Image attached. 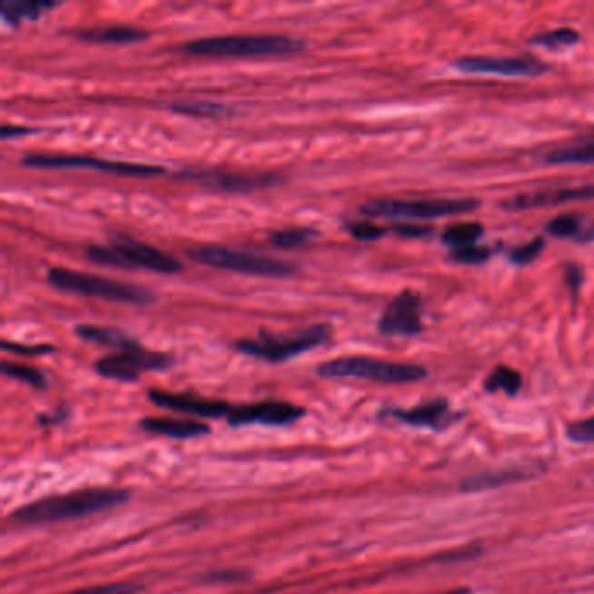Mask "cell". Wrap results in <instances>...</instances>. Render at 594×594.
Listing matches in <instances>:
<instances>
[{
  "label": "cell",
  "mask_w": 594,
  "mask_h": 594,
  "mask_svg": "<svg viewBox=\"0 0 594 594\" xmlns=\"http://www.w3.org/2000/svg\"><path fill=\"white\" fill-rule=\"evenodd\" d=\"M129 499L128 490L83 489L62 495L44 497L35 502L22 506L11 514V520L20 525H47L66 520L84 518L102 510L117 508Z\"/></svg>",
  "instance_id": "6da1fadb"
},
{
  "label": "cell",
  "mask_w": 594,
  "mask_h": 594,
  "mask_svg": "<svg viewBox=\"0 0 594 594\" xmlns=\"http://www.w3.org/2000/svg\"><path fill=\"white\" fill-rule=\"evenodd\" d=\"M305 49V43L277 34H233L204 37L183 44L182 51L199 58H260L297 54Z\"/></svg>",
  "instance_id": "7a4b0ae2"
},
{
  "label": "cell",
  "mask_w": 594,
  "mask_h": 594,
  "mask_svg": "<svg viewBox=\"0 0 594 594\" xmlns=\"http://www.w3.org/2000/svg\"><path fill=\"white\" fill-rule=\"evenodd\" d=\"M85 256L91 262L105 267H136L159 274H178L183 271V265L178 258L129 235L114 237L106 244H91L85 250Z\"/></svg>",
  "instance_id": "3957f363"
},
{
  "label": "cell",
  "mask_w": 594,
  "mask_h": 594,
  "mask_svg": "<svg viewBox=\"0 0 594 594\" xmlns=\"http://www.w3.org/2000/svg\"><path fill=\"white\" fill-rule=\"evenodd\" d=\"M47 282L62 292L104 298L108 302H121L129 305H150L155 302V295L147 288L64 267L49 269Z\"/></svg>",
  "instance_id": "277c9868"
},
{
  "label": "cell",
  "mask_w": 594,
  "mask_h": 594,
  "mask_svg": "<svg viewBox=\"0 0 594 594\" xmlns=\"http://www.w3.org/2000/svg\"><path fill=\"white\" fill-rule=\"evenodd\" d=\"M333 330L330 324L319 322L292 335H274L260 330L256 339L237 340L233 349L244 356L262 361L282 362L297 358L322 345L332 337Z\"/></svg>",
  "instance_id": "5b68a950"
},
{
  "label": "cell",
  "mask_w": 594,
  "mask_h": 594,
  "mask_svg": "<svg viewBox=\"0 0 594 594\" xmlns=\"http://www.w3.org/2000/svg\"><path fill=\"white\" fill-rule=\"evenodd\" d=\"M318 375L322 379H361L381 383H413L424 381L427 370L421 364L411 362L383 361L366 356H343L319 364Z\"/></svg>",
  "instance_id": "8992f818"
},
{
  "label": "cell",
  "mask_w": 594,
  "mask_h": 594,
  "mask_svg": "<svg viewBox=\"0 0 594 594\" xmlns=\"http://www.w3.org/2000/svg\"><path fill=\"white\" fill-rule=\"evenodd\" d=\"M193 262L208 265L213 269L231 271L239 274L260 277L293 276L298 271L297 265L274 256L248 253L223 246H197L189 252Z\"/></svg>",
  "instance_id": "52a82bcc"
},
{
  "label": "cell",
  "mask_w": 594,
  "mask_h": 594,
  "mask_svg": "<svg viewBox=\"0 0 594 594\" xmlns=\"http://www.w3.org/2000/svg\"><path fill=\"white\" fill-rule=\"evenodd\" d=\"M478 206L476 199H371L360 212L370 218L432 220L472 212Z\"/></svg>",
  "instance_id": "ba28073f"
},
{
  "label": "cell",
  "mask_w": 594,
  "mask_h": 594,
  "mask_svg": "<svg viewBox=\"0 0 594 594\" xmlns=\"http://www.w3.org/2000/svg\"><path fill=\"white\" fill-rule=\"evenodd\" d=\"M23 166L37 170H93L117 176H159L164 174V166L108 161L93 155H54V153H26L22 159Z\"/></svg>",
  "instance_id": "9c48e42d"
},
{
  "label": "cell",
  "mask_w": 594,
  "mask_h": 594,
  "mask_svg": "<svg viewBox=\"0 0 594 594\" xmlns=\"http://www.w3.org/2000/svg\"><path fill=\"white\" fill-rule=\"evenodd\" d=\"M174 364L171 354L155 352L145 347H136L129 351H121L115 354L105 356L94 362V370L98 375L119 381V382H136L140 375L147 371H164Z\"/></svg>",
  "instance_id": "30bf717a"
},
{
  "label": "cell",
  "mask_w": 594,
  "mask_h": 594,
  "mask_svg": "<svg viewBox=\"0 0 594 594\" xmlns=\"http://www.w3.org/2000/svg\"><path fill=\"white\" fill-rule=\"evenodd\" d=\"M305 413H307L305 408L298 404L267 400L258 403L233 406V411L227 417V424L233 427L256 424L282 427V425L295 424Z\"/></svg>",
  "instance_id": "8fae6325"
},
{
  "label": "cell",
  "mask_w": 594,
  "mask_h": 594,
  "mask_svg": "<svg viewBox=\"0 0 594 594\" xmlns=\"http://www.w3.org/2000/svg\"><path fill=\"white\" fill-rule=\"evenodd\" d=\"M422 311V298L415 292L406 290L383 311L382 318L379 321V332L387 337L419 335L424 330Z\"/></svg>",
  "instance_id": "7c38bea8"
},
{
  "label": "cell",
  "mask_w": 594,
  "mask_h": 594,
  "mask_svg": "<svg viewBox=\"0 0 594 594\" xmlns=\"http://www.w3.org/2000/svg\"><path fill=\"white\" fill-rule=\"evenodd\" d=\"M150 403L157 404L171 411L203 417V419H225L233 411V404L220 400H208L203 396H193L185 392H170L161 389H150Z\"/></svg>",
  "instance_id": "4fadbf2b"
},
{
  "label": "cell",
  "mask_w": 594,
  "mask_h": 594,
  "mask_svg": "<svg viewBox=\"0 0 594 594\" xmlns=\"http://www.w3.org/2000/svg\"><path fill=\"white\" fill-rule=\"evenodd\" d=\"M457 66L467 74H489L502 77H539L549 66L535 58H490V56H464L457 60Z\"/></svg>",
  "instance_id": "5bb4252c"
},
{
  "label": "cell",
  "mask_w": 594,
  "mask_h": 594,
  "mask_svg": "<svg viewBox=\"0 0 594 594\" xmlns=\"http://www.w3.org/2000/svg\"><path fill=\"white\" fill-rule=\"evenodd\" d=\"M183 178L225 192L256 191V189L276 185L279 182L277 174H269V173L248 174V173H229L220 170L191 171V173H183Z\"/></svg>",
  "instance_id": "9a60e30c"
},
{
  "label": "cell",
  "mask_w": 594,
  "mask_h": 594,
  "mask_svg": "<svg viewBox=\"0 0 594 594\" xmlns=\"http://www.w3.org/2000/svg\"><path fill=\"white\" fill-rule=\"evenodd\" d=\"M594 199V185L584 187H565V189H546V191L520 193L510 201L502 203V208L508 212H529L537 208L558 206L573 201H591Z\"/></svg>",
  "instance_id": "2e32d148"
},
{
  "label": "cell",
  "mask_w": 594,
  "mask_h": 594,
  "mask_svg": "<svg viewBox=\"0 0 594 594\" xmlns=\"http://www.w3.org/2000/svg\"><path fill=\"white\" fill-rule=\"evenodd\" d=\"M450 411V404L443 398L429 401V403L415 406V408H389L383 410L385 415L403 422V424L413 425V427H431L440 429L445 422Z\"/></svg>",
  "instance_id": "e0dca14e"
},
{
  "label": "cell",
  "mask_w": 594,
  "mask_h": 594,
  "mask_svg": "<svg viewBox=\"0 0 594 594\" xmlns=\"http://www.w3.org/2000/svg\"><path fill=\"white\" fill-rule=\"evenodd\" d=\"M140 427L150 434L173 438V440L201 438L212 432L210 425L189 419H171V417H147L140 422Z\"/></svg>",
  "instance_id": "ac0fdd59"
},
{
  "label": "cell",
  "mask_w": 594,
  "mask_h": 594,
  "mask_svg": "<svg viewBox=\"0 0 594 594\" xmlns=\"http://www.w3.org/2000/svg\"><path fill=\"white\" fill-rule=\"evenodd\" d=\"M75 37L91 44H134L149 37V32L134 26H94L75 32Z\"/></svg>",
  "instance_id": "d6986e66"
},
{
  "label": "cell",
  "mask_w": 594,
  "mask_h": 594,
  "mask_svg": "<svg viewBox=\"0 0 594 594\" xmlns=\"http://www.w3.org/2000/svg\"><path fill=\"white\" fill-rule=\"evenodd\" d=\"M75 335L79 339L93 342V343H100V345H106L112 349H119L121 351H129V349H136L140 347L138 340L131 339L128 333L112 328V326H98V324H79L75 326Z\"/></svg>",
  "instance_id": "ffe728a7"
},
{
  "label": "cell",
  "mask_w": 594,
  "mask_h": 594,
  "mask_svg": "<svg viewBox=\"0 0 594 594\" xmlns=\"http://www.w3.org/2000/svg\"><path fill=\"white\" fill-rule=\"evenodd\" d=\"M58 5L60 2H53V0H5L0 7V15L4 22L20 25L25 20L35 22L44 16V13Z\"/></svg>",
  "instance_id": "44dd1931"
},
{
  "label": "cell",
  "mask_w": 594,
  "mask_h": 594,
  "mask_svg": "<svg viewBox=\"0 0 594 594\" xmlns=\"http://www.w3.org/2000/svg\"><path fill=\"white\" fill-rule=\"evenodd\" d=\"M527 469L529 467H523V469L510 467V469H504V470L483 472V474H478V476L464 480L462 485H460V490L462 491H480V490L497 489L500 485L520 481V480H523L527 476H531V474H527Z\"/></svg>",
  "instance_id": "7402d4cb"
},
{
  "label": "cell",
  "mask_w": 594,
  "mask_h": 594,
  "mask_svg": "<svg viewBox=\"0 0 594 594\" xmlns=\"http://www.w3.org/2000/svg\"><path fill=\"white\" fill-rule=\"evenodd\" d=\"M548 233L558 239H579L591 241L594 239V223L586 222L579 214H559L548 225Z\"/></svg>",
  "instance_id": "603a6c76"
},
{
  "label": "cell",
  "mask_w": 594,
  "mask_h": 594,
  "mask_svg": "<svg viewBox=\"0 0 594 594\" xmlns=\"http://www.w3.org/2000/svg\"><path fill=\"white\" fill-rule=\"evenodd\" d=\"M546 161L552 164H594V136L551 150Z\"/></svg>",
  "instance_id": "cb8c5ba5"
},
{
  "label": "cell",
  "mask_w": 594,
  "mask_h": 594,
  "mask_svg": "<svg viewBox=\"0 0 594 594\" xmlns=\"http://www.w3.org/2000/svg\"><path fill=\"white\" fill-rule=\"evenodd\" d=\"M521 385H523L521 373L516 371L514 368L504 366V364L497 366L483 383L487 392L504 391L508 396H516L521 391Z\"/></svg>",
  "instance_id": "d4e9b609"
},
{
  "label": "cell",
  "mask_w": 594,
  "mask_h": 594,
  "mask_svg": "<svg viewBox=\"0 0 594 594\" xmlns=\"http://www.w3.org/2000/svg\"><path fill=\"white\" fill-rule=\"evenodd\" d=\"M481 233H483V225L476 222L457 223V225H450L443 233V243L451 246V250L466 248V246H472L481 237Z\"/></svg>",
  "instance_id": "484cf974"
},
{
  "label": "cell",
  "mask_w": 594,
  "mask_h": 594,
  "mask_svg": "<svg viewBox=\"0 0 594 594\" xmlns=\"http://www.w3.org/2000/svg\"><path fill=\"white\" fill-rule=\"evenodd\" d=\"M171 110L176 112V114L192 115V117H223V115L231 114L229 106L223 105V104H216V102H204V100L173 104Z\"/></svg>",
  "instance_id": "4316f807"
},
{
  "label": "cell",
  "mask_w": 594,
  "mask_h": 594,
  "mask_svg": "<svg viewBox=\"0 0 594 594\" xmlns=\"http://www.w3.org/2000/svg\"><path fill=\"white\" fill-rule=\"evenodd\" d=\"M2 373L5 377H11L15 381H20L23 383H28L30 387H35L39 391L45 389V377H44L43 371H39L37 368L34 366H28V364H22V362H13V361H4L2 366H0Z\"/></svg>",
  "instance_id": "83f0119b"
},
{
  "label": "cell",
  "mask_w": 594,
  "mask_h": 594,
  "mask_svg": "<svg viewBox=\"0 0 594 594\" xmlns=\"http://www.w3.org/2000/svg\"><path fill=\"white\" fill-rule=\"evenodd\" d=\"M314 237H316V233L309 227H288V229H281L272 233L271 243L281 250H293V248H300V246L307 244Z\"/></svg>",
  "instance_id": "f1b7e54d"
},
{
  "label": "cell",
  "mask_w": 594,
  "mask_h": 594,
  "mask_svg": "<svg viewBox=\"0 0 594 594\" xmlns=\"http://www.w3.org/2000/svg\"><path fill=\"white\" fill-rule=\"evenodd\" d=\"M579 39H580V35L573 28H558V30L544 32V34H539V35L531 37L530 44L558 49V47L575 45V44L579 43Z\"/></svg>",
  "instance_id": "f546056e"
},
{
  "label": "cell",
  "mask_w": 594,
  "mask_h": 594,
  "mask_svg": "<svg viewBox=\"0 0 594 594\" xmlns=\"http://www.w3.org/2000/svg\"><path fill=\"white\" fill-rule=\"evenodd\" d=\"M544 246H546V241H544L542 237H535V239H531L530 243H527V244H523V246L512 250L510 260H512L514 263H518V265H527V263H531L537 256L542 253Z\"/></svg>",
  "instance_id": "4dcf8cb0"
},
{
  "label": "cell",
  "mask_w": 594,
  "mask_h": 594,
  "mask_svg": "<svg viewBox=\"0 0 594 594\" xmlns=\"http://www.w3.org/2000/svg\"><path fill=\"white\" fill-rule=\"evenodd\" d=\"M140 586L133 582H114V584H102V586H91L84 589L70 591L64 594H136L140 593Z\"/></svg>",
  "instance_id": "1f68e13d"
},
{
  "label": "cell",
  "mask_w": 594,
  "mask_h": 594,
  "mask_svg": "<svg viewBox=\"0 0 594 594\" xmlns=\"http://www.w3.org/2000/svg\"><path fill=\"white\" fill-rule=\"evenodd\" d=\"M491 252L490 248L485 246H466V248H455L451 250V258L455 262L460 263H467V265H476V263H483L489 260Z\"/></svg>",
  "instance_id": "d6a6232c"
},
{
  "label": "cell",
  "mask_w": 594,
  "mask_h": 594,
  "mask_svg": "<svg viewBox=\"0 0 594 594\" xmlns=\"http://www.w3.org/2000/svg\"><path fill=\"white\" fill-rule=\"evenodd\" d=\"M345 229L360 241H377L385 233L383 227H379L371 222H349Z\"/></svg>",
  "instance_id": "836d02e7"
},
{
  "label": "cell",
  "mask_w": 594,
  "mask_h": 594,
  "mask_svg": "<svg viewBox=\"0 0 594 594\" xmlns=\"http://www.w3.org/2000/svg\"><path fill=\"white\" fill-rule=\"evenodd\" d=\"M567 436L575 443H594V415L569 425Z\"/></svg>",
  "instance_id": "e575fe53"
},
{
  "label": "cell",
  "mask_w": 594,
  "mask_h": 594,
  "mask_svg": "<svg viewBox=\"0 0 594 594\" xmlns=\"http://www.w3.org/2000/svg\"><path fill=\"white\" fill-rule=\"evenodd\" d=\"M2 349L7 352H15L20 356H44V354H51L54 352L53 345H25V343H18V342H2Z\"/></svg>",
  "instance_id": "d590c367"
},
{
  "label": "cell",
  "mask_w": 594,
  "mask_h": 594,
  "mask_svg": "<svg viewBox=\"0 0 594 594\" xmlns=\"http://www.w3.org/2000/svg\"><path fill=\"white\" fill-rule=\"evenodd\" d=\"M389 231H392L401 237H411V239H421L429 233H432V227L427 225H419V223H396L392 227H389Z\"/></svg>",
  "instance_id": "8d00e7d4"
},
{
  "label": "cell",
  "mask_w": 594,
  "mask_h": 594,
  "mask_svg": "<svg viewBox=\"0 0 594 594\" xmlns=\"http://www.w3.org/2000/svg\"><path fill=\"white\" fill-rule=\"evenodd\" d=\"M565 282H567V286L570 288L572 295H577V292H579L580 286H582V269L577 267L575 263H570V265L567 267V271H565Z\"/></svg>",
  "instance_id": "74e56055"
},
{
  "label": "cell",
  "mask_w": 594,
  "mask_h": 594,
  "mask_svg": "<svg viewBox=\"0 0 594 594\" xmlns=\"http://www.w3.org/2000/svg\"><path fill=\"white\" fill-rule=\"evenodd\" d=\"M39 129L30 128V126H18V124H4L0 129V136L2 140H9V138H16V136H23V134H32L37 133Z\"/></svg>",
  "instance_id": "f35d334b"
},
{
  "label": "cell",
  "mask_w": 594,
  "mask_h": 594,
  "mask_svg": "<svg viewBox=\"0 0 594 594\" xmlns=\"http://www.w3.org/2000/svg\"><path fill=\"white\" fill-rule=\"evenodd\" d=\"M443 594H470V589H467V588H457V589H451V591H446Z\"/></svg>",
  "instance_id": "ab89813d"
}]
</instances>
